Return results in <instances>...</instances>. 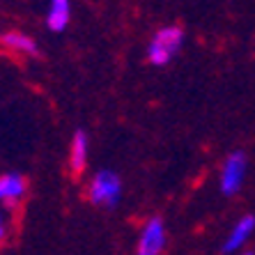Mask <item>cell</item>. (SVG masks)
<instances>
[{"label":"cell","mask_w":255,"mask_h":255,"mask_svg":"<svg viewBox=\"0 0 255 255\" xmlns=\"http://www.w3.org/2000/svg\"><path fill=\"white\" fill-rule=\"evenodd\" d=\"M5 237H7V226H5V219H2V212H0V246L5 244Z\"/></svg>","instance_id":"obj_10"},{"label":"cell","mask_w":255,"mask_h":255,"mask_svg":"<svg viewBox=\"0 0 255 255\" xmlns=\"http://www.w3.org/2000/svg\"><path fill=\"white\" fill-rule=\"evenodd\" d=\"M242 255H255V253H253V251H249V253H242Z\"/></svg>","instance_id":"obj_12"},{"label":"cell","mask_w":255,"mask_h":255,"mask_svg":"<svg viewBox=\"0 0 255 255\" xmlns=\"http://www.w3.org/2000/svg\"><path fill=\"white\" fill-rule=\"evenodd\" d=\"M25 191H28V182L21 172L0 175V202H5L7 207H16L25 196Z\"/></svg>","instance_id":"obj_5"},{"label":"cell","mask_w":255,"mask_h":255,"mask_svg":"<svg viewBox=\"0 0 255 255\" xmlns=\"http://www.w3.org/2000/svg\"><path fill=\"white\" fill-rule=\"evenodd\" d=\"M51 7H69V0H51Z\"/></svg>","instance_id":"obj_11"},{"label":"cell","mask_w":255,"mask_h":255,"mask_svg":"<svg viewBox=\"0 0 255 255\" xmlns=\"http://www.w3.org/2000/svg\"><path fill=\"white\" fill-rule=\"evenodd\" d=\"M253 232H255V216L253 214H246V216H242L232 226L230 235L223 242V253H237V251H242V246L249 242Z\"/></svg>","instance_id":"obj_6"},{"label":"cell","mask_w":255,"mask_h":255,"mask_svg":"<svg viewBox=\"0 0 255 255\" xmlns=\"http://www.w3.org/2000/svg\"><path fill=\"white\" fill-rule=\"evenodd\" d=\"M163 249H166V226L163 219L152 216L140 230L136 255H161Z\"/></svg>","instance_id":"obj_4"},{"label":"cell","mask_w":255,"mask_h":255,"mask_svg":"<svg viewBox=\"0 0 255 255\" xmlns=\"http://www.w3.org/2000/svg\"><path fill=\"white\" fill-rule=\"evenodd\" d=\"M71 18V7H51L46 16V25L53 32H65Z\"/></svg>","instance_id":"obj_9"},{"label":"cell","mask_w":255,"mask_h":255,"mask_svg":"<svg viewBox=\"0 0 255 255\" xmlns=\"http://www.w3.org/2000/svg\"><path fill=\"white\" fill-rule=\"evenodd\" d=\"M246 168H249V156L246 152L237 149V152H230L228 159L223 161V168H221V193L223 196H235L239 193L244 186V179H246Z\"/></svg>","instance_id":"obj_3"},{"label":"cell","mask_w":255,"mask_h":255,"mask_svg":"<svg viewBox=\"0 0 255 255\" xmlns=\"http://www.w3.org/2000/svg\"><path fill=\"white\" fill-rule=\"evenodd\" d=\"M88 152H90V138L83 129L74 131L69 145V168L74 175H81L88 166Z\"/></svg>","instance_id":"obj_7"},{"label":"cell","mask_w":255,"mask_h":255,"mask_svg":"<svg viewBox=\"0 0 255 255\" xmlns=\"http://www.w3.org/2000/svg\"><path fill=\"white\" fill-rule=\"evenodd\" d=\"M182 44H184V30L179 28V25H163V28L156 30L152 42H149L147 60L156 67L168 65L177 55Z\"/></svg>","instance_id":"obj_2"},{"label":"cell","mask_w":255,"mask_h":255,"mask_svg":"<svg viewBox=\"0 0 255 255\" xmlns=\"http://www.w3.org/2000/svg\"><path fill=\"white\" fill-rule=\"evenodd\" d=\"M88 198L92 205L104 209H115L122 200V179L115 170H99L88 186Z\"/></svg>","instance_id":"obj_1"},{"label":"cell","mask_w":255,"mask_h":255,"mask_svg":"<svg viewBox=\"0 0 255 255\" xmlns=\"http://www.w3.org/2000/svg\"><path fill=\"white\" fill-rule=\"evenodd\" d=\"M2 46H7L9 51H16V53H23V55H37L39 48H37V42L32 37H28L25 32H5L2 35Z\"/></svg>","instance_id":"obj_8"}]
</instances>
